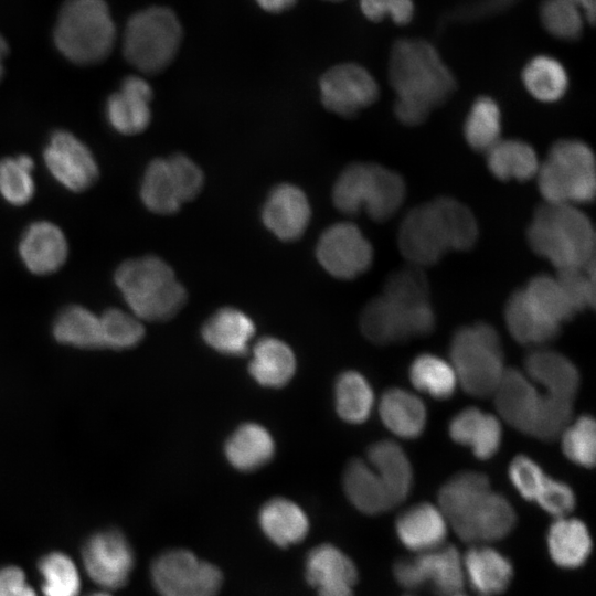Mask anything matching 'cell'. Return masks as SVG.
I'll use <instances>...</instances> for the list:
<instances>
[{
  "label": "cell",
  "mask_w": 596,
  "mask_h": 596,
  "mask_svg": "<svg viewBox=\"0 0 596 596\" xmlns=\"http://www.w3.org/2000/svg\"><path fill=\"white\" fill-rule=\"evenodd\" d=\"M316 258L332 277L351 280L370 268L373 247L359 226L351 222H338L319 236Z\"/></svg>",
  "instance_id": "cell-13"
},
{
  "label": "cell",
  "mask_w": 596,
  "mask_h": 596,
  "mask_svg": "<svg viewBox=\"0 0 596 596\" xmlns=\"http://www.w3.org/2000/svg\"><path fill=\"white\" fill-rule=\"evenodd\" d=\"M504 321L511 337L523 345L541 347L554 340L561 327L544 318L526 299L522 289L507 300Z\"/></svg>",
  "instance_id": "cell-34"
},
{
  "label": "cell",
  "mask_w": 596,
  "mask_h": 596,
  "mask_svg": "<svg viewBox=\"0 0 596 596\" xmlns=\"http://www.w3.org/2000/svg\"><path fill=\"white\" fill-rule=\"evenodd\" d=\"M490 490L489 478L478 471L458 472L440 487L437 505L457 535Z\"/></svg>",
  "instance_id": "cell-22"
},
{
  "label": "cell",
  "mask_w": 596,
  "mask_h": 596,
  "mask_svg": "<svg viewBox=\"0 0 596 596\" xmlns=\"http://www.w3.org/2000/svg\"><path fill=\"white\" fill-rule=\"evenodd\" d=\"M566 1L573 3L575 7H577L582 11L586 22H588L590 25L594 24L595 15H596V0H566Z\"/></svg>",
  "instance_id": "cell-57"
},
{
  "label": "cell",
  "mask_w": 596,
  "mask_h": 596,
  "mask_svg": "<svg viewBox=\"0 0 596 596\" xmlns=\"http://www.w3.org/2000/svg\"><path fill=\"white\" fill-rule=\"evenodd\" d=\"M539 13L543 28L554 38L574 41L583 33L584 14L566 0H543Z\"/></svg>",
  "instance_id": "cell-49"
},
{
  "label": "cell",
  "mask_w": 596,
  "mask_h": 596,
  "mask_svg": "<svg viewBox=\"0 0 596 596\" xmlns=\"http://www.w3.org/2000/svg\"><path fill=\"white\" fill-rule=\"evenodd\" d=\"M52 334L64 345L104 349L99 316L82 305H68L60 310L52 324Z\"/></svg>",
  "instance_id": "cell-38"
},
{
  "label": "cell",
  "mask_w": 596,
  "mask_h": 596,
  "mask_svg": "<svg viewBox=\"0 0 596 596\" xmlns=\"http://www.w3.org/2000/svg\"><path fill=\"white\" fill-rule=\"evenodd\" d=\"M465 579L483 596L502 593L513 576L512 564L497 550L477 545L462 556Z\"/></svg>",
  "instance_id": "cell-30"
},
{
  "label": "cell",
  "mask_w": 596,
  "mask_h": 596,
  "mask_svg": "<svg viewBox=\"0 0 596 596\" xmlns=\"http://www.w3.org/2000/svg\"><path fill=\"white\" fill-rule=\"evenodd\" d=\"M562 450L572 462L593 468L596 453V425L590 415L584 414L573 419L562 430Z\"/></svg>",
  "instance_id": "cell-47"
},
{
  "label": "cell",
  "mask_w": 596,
  "mask_h": 596,
  "mask_svg": "<svg viewBox=\"0 0 596 596\" xmlns=\"http://www.w3.org/2000/svg\"><path fill=\"white\" fill-rule=\"evenodd\" d=\"M377 408L383 425L400 438L414 439L425 430L426 406L416 394L405 389L386 390L380 397Z\"/></svg>",
  "instance_id": "cell-29"
},
{
  "label": "cell",
  "mask_w": 596,
  "mask_h": 596,
  "mask_svg": "<svg viewBox=\"0 0 596 596\" xmlns=\"http://www.w3.org/2000/svg\"><path fill=\"white\" fill-rule=\"evenodd\" d=\"M323 106L341 117H353L379 97V85L359 64L342 63L328 70L319 82Z\"/></svg>",
  "instance_id": "cell-15"
},
{
  "label": "cell",
  "mask_w": 596,
  "mask_h": 596,
  "mask_svg": "<svg viewBox=\"0 0 596 596\" xmlns=\"http://www.w3.org/2000/svg\"><path fill=\"white\" fill-rule=\"evenodd\" d=\"M342 485L349 501L362 513L375 515L396 507L380 476L361 458L348 462Z\"/></svg>",
  "instance_id": "cell-28"
},
{
  "label": "cell",
  "mask_w": 596,
  "mask_h": 596,
  "mask_svg": "<svg viewBox=\"0 0 596 596\" xmlns=\"http://www.w3.org/2000/svg\"><path fill=\"white\" fill-rule=\"evenodd\" d=\"M18 254L26 270L36 276L58 272L68 257V242L62 228L47 220L29 224L18 243Z\"/></svg>",
  "instance_id": "cell-19"
},
{
  "label": "cell",
  "mask_w": 596,
  "mask_h": 596,
  "mask_svg": "<svg viewBox=\"0 0 596 596\" xmlns=\"http://www.w3.org/2000/svg\"><path fill=\"white\" fill-rule=\"evenodd\" d=\"M44 596H77L81 578L73 561L61 552L43 556L39 562Z\"/></svg>",
  "instance_id": "cell-48"
},
{
  "label": "cell",
  "mask_w": 596,
  "mask_h": 596,
  "mask_svg": "<svg viewBox=\"0 0 596 596\" xmlns=\"http://www.w3.org/2000/svg\"><path fill=\"white\" fill-rule=\"evenodd\" d=\"M501 132V111L497 102L489 96L478 97L470 107L464 124V136L468 145L478 151H487Z\"/></svg>",
  "instance_id": "cell-44"
},
{
  "label": "cell",
  "mask_w": 596,
  "mask_h": 596,
  "mask_svg": "<svg viewBox=\"0 0 596 596\" xmlns=\"http://www.w3.org/2000/svg\"><path fill=\"white\" fill-rule=\"evenodd\" d=\"M104 349L128 350L145 337L143 321L130 310L108 308L99 315Z\"/></svg>",
  "instance_id": "cell-46"
},
{
  "label": "cell",
  "mask_w": 596,
  "mask_h": 596,
  "mask_svg": "<svg viewBox=\"0 0 596 596\" xmlns=\"http://www.w3.org/2000/svg\"><path fill=\"white\" fill-rule=\"evenodd\" d=\"M486 153L490 172L503 181L530 180L540 167L535 150L519 139H500Z\"/></svg>",
  "instance_id": "cell-39"
},
{
  "label": "cell",
  "mask_w": 596,
  "mask_h": 596,
  "mask_svg": "<svg viewBox=\"0 0 596 596\" xmlns=\"http://www.w3.org/2000/svg\"><path fill=\"white\" fill-rule=\"evenodd\" d=\"M139 196L148 211L159 215H172L188 202L182 182L168 157L153 158L147 164Z\"/></svg>",
  "instance_id": "cell-26"
},
{
  "label": "cell",
  "mask_w": 596,
  "mask_h": 596,
  "mask_svg": "<svg viewBox=\"0 0 596 596\" xmlns=\"http://www.w3.org/2000/svg\"><path fill=\"white\" fill-rule=\"evenodd\" d=\"M534 501L555 519L568 515L576 504L571 486L549 476Z\"/></svg>",
  "instance_id": "cell-52"
},
{
  "label": "cell",
  "mask_w": 596,
  "mask_h": 596,
  "mask_svg": "<svg viewBox=\"0 0 596 596\" xmlns=\"http://www.w3.org/2000/svg\"><path fill=\"white\" fill-rule=\"evenodd\" d=\"M592 538L584 522L568 515L556 518L547 532L551 558L561 567L583 565L592 551Z\"/></svg>",
  "instance_id": "cell-37"
},
{
  "label": "cell",
  "mask_w": 596,
  "mask_h": 596,
  "mask_svg": "<svg viewBox=\"0 0 596 596\" xmlns=\"http://www.w3.org/2000/svg\"><path fill=\"white\" fill-rule=\"evenodd\" d=\"M8 52H9L8 43L6 39L2 36V34L0 33V81L4 73L3 61L6 56L8 55Z\"/></svg>",
  "instance_id": "cell-58"
},
{
  "label": "cell",
  "mask_w": 596,
  "mask_h": 596,
  "mask_svg": "<svg viewBox=\"0 0 596 596\" xmlns=\"http://www.w3.org/2000/svg\"><path fill=\"white\" fill-rule=\"evenodd\" d=\"M544 202L581 204L595 195V159L583 141L563 139L550 149L536 172Z\"/></svg>",
  "instance_id": "cell-9"
},
{
  "label": "cell",
  "mask_w": 596,
  "mask_h": 596,
  "mask_svg": "<svg viewBox=\"0 0 596 596\" xmlns=\"http://www.w3.org/2000/svg\"><path fill=\"white\" fill-rule=\"evenodd\" d=\"M331 1H338V0H331Z\"/></svg>",
  "instance_id": "cell-61"
},
{
  "label": "cell",
  "mask_w": 596,
  "mask_h": 596,
  "mask_svg": "<svg viewBox=\"0 0 596 596\" xmlns=\"http://www.w3.org/2000/svg\"><path fill=\"white\" fill-rule=\"evenodd\" d=\"M54 44L72 63L93 65L111 52L116 28L105 0H65L53 31Z\"/></svg>",
  "instance_id": "cell-6"
},
{
  "label": "cell",
  "mask_w": 596,
  "mask_h": 596,
  "mask_svg": "<svg viewBox=\"0 0 596 596\" xmlns=\"http://www.w3.org/2000/svg\"><path fill=\"white\" fill-rule=\"evenodd\" d=\"M362 13L377 22L390 18L396 24H407L414 15L413 0H360Z\"/></svg>",
  "instance_id": "cell-53"
},
{
  "label": "cell",
  "mask_w": 596,
  "mask_h": 596,
  "mask_svg": "<svg viewBox=\"0 0 596 596\" xmlns=\"http://www.w3.org/2000/svg\"><path fill=\"white\" fill-rule=\"evenodd\" d=\"M406 194L403 178L374 162H353L337 178L331 198L338 211L353 215L365 212L374 221H386Z\"/></svg>",
  "instance_id": "cell-7"
},
{
  "label": "cell",
  "mask_w": 596,
  "mask_h": 596,
  "mask_svg": "<svg viewBox=\"0 0 596 596\" xmlns=\"http://www.w3.org/2000/svg\"><path fill=\"white\" fill-rule=\"evenodd\" d=\"M34 160L21 153L0 160V196L12 206L28 204L35 193Z\"/></svg>",
  "instance_id": "cell-45"
},
{
  "label": "cell",
  "mask_w": 596,
  "mask_h": 596,
  "mask_svg": "<svg viewBox=\"0 0 596 596\" xmlns=\"http://www.w3.org/2000/svg\"><path fill=\"white\" fill-rule=\"evenodd\" d=\"M363 336L375 344H389L429 334L435 313L423 268L409 265L391 274L382 292L360 315Z\"/></svg>",
  "instance_id": "cell-2"
},
{
  "label": "cell",
  "mask_w": 596,
  "mask_h": 596,
  "mask_svg": "<svg viewBox=\"0 0 596 596\" xmlns=\"http://www.w3.org/2000/svg\"><path fill=\"white\" fill-rule=\"evenodd\" d=\"M88 576L105 588L125 585L134 567V552L126 536L116 529L94 533L83 546Z\"/></svg>",
  "instance_id": "cell-16"
},
{
  "label": "cell",
  "mask_w": 596,
  "mask_h": 596,
  "mask_svg": "<svg viewBox=\"0 0 596 596\" xmlns=\"http://www.w3.org/2000/svg\"><path fill=\"white\" fill-rule=\"evenodd\" d=\"M389 81L395 92L394 114L404 125L424 123L456 89V79L437 49L426 40L394 42L389 58Z\"/></svg>",
  "instance_id": "cell-1"
},
{
  "label": "cell",
  "mask_w": 596,
  "mask_h": 596,
  "mask_svg": "<svg viewBox=\"0 0 596 596\" xmlns=\"http://www.w3.org/2000/svg\"><path fill=\"white\" fill-rule=\"evenodd\" d=\"M297 361L291 348L275 337L259 339L254 348L248 371L262 386H285L295 375Z\"/></svg>",
  "instance_id": "cell-31"
},
{
  "label": "cell",
  "mask_w": 596,
  "mask_h": 596,
  "mask_svg": "<svg viewBox=\"0 0 596 596\" xmlns=\"http://www.w3.org/2000/svg\"><path fill=\"white\" fill-rule=\"evenodd\" d=\"M394 577L406 589L428 586L438 596H456L462 592L465 574L462 556L453 545L416 553L394 564Z\"/></svg>",
  "instance_id": "cell-12"
},
{
  "label": "cell",
  "mask_w": 596,
  "mask_h": 596,
  "mask_svg": "<svg viewBox=\"0 0 596 596\" xmlns=\"http://www.w3.org/2000/svg\"><path fill=\"white\" fill-rule=\"evenodd\" d=\"M88 596H111V595H109L107 593H94V594H91Z\"/></svg>",
  "instance_id": "cell-59"
},
{
  "label": "cell",
  "mask_w": 596,
  "mask_h": 596,
  "mask_svg": "<svg viewBox=\"0 0 596 596\" xmlns=\"http://www.w3.org/2000/svg\"><path fill=\"white\" fill-rule=\"evenodd\" d=\"M258 522L264 534L278 546L302 541L309 531L306 512L294 501L276 497L263 504Z\"/></svg>",
  "instance_id": "cell-36"
},
{
  "label": "cell",
  "mask_w": 596,
  "mask_h": 596,
  "mask_svg": "<svg viewBox=\"0 0 596 596\" xmlns=\"http://www.w3.org/2000/svg\"><path fill=\"white\" fill-rule=\"evenodd\" d=\"M264 226L283 242H295L306 232L311 220L307 194L288 182L275 185L262 207Z\"/></svg>",
  "instance_id": "cell-18"
},
{
  "label": "cell",
  "mask_w": 596,
  "mask_h": 596,
  "mask_svg": "<svg viewBox=\"0 0 596 596\" xmlns=\"http://www.w3.org/2000/svg\"><path fill=\"white\" fill-rule=\"evenodd\" d=\"M449 362L458 386L476 397L492 395L507 369L500 337L486 322L456 330L449 343Z\"/></svg>",
  "instance_id": "cell-8"
},
{
  "label": "cell",
  "mask_w": 596,
  "mask_h": 596,
  "mask_svg": "<svg viewBox=\"0 0 596 596\" xmlns=\"http://www.w3.org/2000/svg\"><path fill=\"white\" fill-rule=\"evenodd\" d=\"M153 586L161 596H216L220 570L188 550L161 553L151 565Z\"/></svg>",
  "instance_id": "cell-11"
},
{
  "label": "cell",
  "mask_w": 596,
  "mask_h": 596,
  "mask_svg": "<svg viewBox=\"0 0 596 596\" xmlns=\"http://www.w3.org/2000/svg\"><path fill=\"white\" fill-rule=\"evenodd\" d=\"M515 1L517 0H483L471 4L470 7H467L465 10L461 11L459 17L476 18L485 13L499 12L500 10L505 9Z\"/></svg>",
  "instance_id": "cell-55"
},
{
  "label": "cell",
  "mask_w": 596,
  "mask_h": 596,
  "mask_svg": "<svg viewBox=\"0 0 596 596\" xmlns=\"http://www.w3.org/2000/svg\"><path fill=\"white\" fill-rule=\"evenodd\" d=\"M297 0H256L258 6L265 11L278 13L291 8Z\"/></svg>",
  "instance_id": "cell-56"
},
{
  "label": "cell",
  "mask_w": 596,
  "mask_h": 596,
  "mask_svg": "<svg viewBox=\"0 0 596 596\" xmlns=\"http://www.w3.org/2000/svg\"><path fill=\"white\" fill-rule=\"evenodd\" d=\"M526 237L532 251L556 272L595 263L594 226L574 204L543 202L533 214Z\"/></svg>",
  "instance_id": "cell-4"
},
{
  "label": "cell",
  "mask_w": 596,
  "mask_h": 596,
  "mask_svg": "<svg viewBox=\"0 0 596 596\" xmlns=\"http://www.w3.org/2000/svg\"><path fill=\"white\" fill-rule=\"evenodd\" d=\"M492 396L501 419L520 433L533 437L543 392L525 372L507 368Z\"/></svg>",
  "instance_id": "cell-17"
},
{
  "label": "cell",
  "mask_w": 596,
  "mask_h": 596,
  "mask_svg": "<svg viewBox=\"0 0 596 596\" xmlns=\"http://www.w3.org/2000/svg\"><path fill=\"white\" fill-rule=\"evenodd\" d=\"M517 514L511 502L492 489L470 519L460 540L472 543H489L505 538L514 528Z\"/></svg>",
  "instance_id": "cell-35"
},
{
  "label": "cell",
  "mask_w": 596,
  "mask_h": 596,
  "mask_svg": "<svg viewBox=\"0 0 596 596\" xmlns=\"http://www.w3.org/2000/svg\"><path fill=\"white\" fill-rule=\"evenodd\" d=\"M224 454L232 467L243 472H251L272 460L275 454V441L263 425L244 423L226 439Z\"/></svg>",
  "instance_id": "cell-32"
},
{
  "label": "cell",
  "mask_w": 596,
  "mask_h": 596,
  "mask_svg": "<svg viewBox=\"0 0 596 596\" xmlns=\"http://www.w3.org/2000/svg\"><path fill=\"white\" fill-rule=\"evenodd\" d=\"M366 458L384 482L395 505L402 503L413 486V468L405 450L396 441L383 439L369 447Z\"/></svg>",
  "instance_id": "cell-33"
},
{
  "label": "cell",
  "mask_w": 596,
  "mask_h": 596,
  "mask_svg": "<svg viewBox=\"0 0 596 596\" xmlns=\"http://www.w3.org/2000/svg\"><path fill=\"white\" fill-rule=\"evenodd\" d=\"M525 374L544 393L574 401L579 389V372L564 354L551 349L536 348L524 360Z\"/></svg>",
  "instance_id": "cell-23"
},
{
  "label": "cell",
  "mask_w": 596,
  "mask_h": 596,
  "mask_svg": "<svg viewBox=\"0 0 596 596\" xmlns=\"http://www.w3.org/2000/svg\"><path fill=\"white\" fill-rule=\"evenodd\" d=\"M473 213L461 202L440 196L412 209L403 219L397 244L409 265L427 267L450 251H467L478 238Z\"/></svg>",
  "instance_id": "cell-3"
},
{
  "label": "cell",
  "mask_w": 596,
  "mask_h": 596,
  "mask_svg": "<svg viewBox=\"0 0 596 596\" xmlns=\"http://www.w3.org/2000/svg\"><path fill=\"white\" fill-rule=\"evenodd\" d=\"M508 475L515 490L528 501L536 499L547 477L539 464L525 455L511 460Z\"/></svg>",
  "instance_id": "cell-51"
},
{
  "label": "cell",
  "mask_w": 596,
  "mask_h": 596,
  "mask_svg": "<svg viewBox=\"0 0 596 596\" xmlns=\"http://www.w3.org/2000/svg\"><path fill=\"white\" fill-rule=\"evenodd\" d=\"M152 96V88L146 79L137 75L127 76L105 103L107 124L123 136L143 132L151 121Z\"/></svg>",
  "instance_id": "cell-20"
},
{
  "label": "cell",
  "mask_w": 596,
  "mask_h": 596,
  "mask_svg": "<svg viewBox=\"0 0 596 596\" xmlns=\"http://www.w3.org/2000/svg\"><path fill=\"white\" fill-rule=\"evenodd\" d=\"M456 596H466V595H464L462 593H460V594H458V595H456Z\"/></svg>",
  "instance_id": "cell-60"
},
{
  "label": "cell",
  "mask_w": 596,
  "mask_h": 596,
  "mask_svg": "<svg viewBox=\"0 0 596 596\" xmlns=\"http://www.w3.org/2000/svg\"><path fill=\"white\" fill-rule=\"evenodd\" d=\"M408 376L417 391L436 400L451 397L458 387L450 362L432 353L418 354L409 365Z\"/></svg>",
  "instance_id": "cell-42"
},
{
  "label": "cell",
  "mask_w": 596,
  "mask_h": 596,
  "mask_svg": "<svg viewBox=\"0 0 596 596\" xmlns=\"http://www.w3.org/2000/svg\"><path fill=\"white\" fill-rule=\"evenodd\" d=\"M448 523L438 505L416 503L402 511L395 521V532L401 543L419 553L444 544Z\"/></svg>",
  "instance_id": "cell-24"
},
{
  "label": "cell",
  "mask_w": 596,
  "mask_h": 596,
  "mask_svg": "<svg viewBox=\"0 0 596 596\" xmlns=\"http://www.w3.org/2000/svg\"><path fill=\"white\" fill-rule=\"evenodd\" d=\"M255 334L251 317L234 307L214 311L202 324L201 337L219 353L242 355L246 353Z\"/></svg>",
  "instance_id": "cell-27"
},
{
  "label": "cell",
  "mask_w": 596,
  "mask_h": 596,
  "mask_svg": "<svg viewBox=\"0 0 596 596\" xmlns=\"http://www.w3.org/2000/svg\"><path fill=\"white\" fill-rule=\"evenodd\" d=\"M306 577L318 596H353L358 571L351 558L332 544L313 547L306 558Z\"/></svg>",
  "instance_id": "cell-21"
},
{
  "label": "cell",
  "mask_w": 596,
  "mask_h": 596,
  "mask_svg": "<svg viewBox=\"0 0 596 596\" xmlns=\"http://www.w3.org/2000/svg\"><path fill=\"white\" fill-rule=\"evenodd\" d=\"M0 596H36L28 584L25 574L15 566L0 570Z\"/></svg>",
  "instance_id": "cell-54"
},
{
  "label": "cell",
  "mask_w": 596,
  "mask_h": 596,
  "mask_svg": "<svg viewBox=\"0 0 596 596\" xmlns=\"http://www.w3.org/2000/svg\"><path fill=\"white\" fill-rule=\"evenodd\" d=\"M181 39L182 28L174 12L164 7H150L128 20L123 52L134 67L155 74L173 61Z\"/></svg>",
  "instance_id": "cell-10"
},
{
  "label": "cell",
  "mask_w": 596,
  "mask_h": 596,
  "mask_svg": "<svg viewBox=\"0 0 596 596\" xmlns=\"http://www.w3.org/2000/svg\"><path fill=\"white\" fill-rule=\"evenodd\" d=\"M450 438L471 449L481 460L493 457L502 441L500 419L478 407H467L458 412L449 422Z\"/></svg>",
  "instance_id": "cell-25"
},
{
  "label": "cell",
  "mask_w": 596,
  "mask_h": 596,
  "mask_svg": "<svg viewBox=\"0 0 596 596\" xmlns=\"http://www.w3.org/2000/svg\"><path fill=\"white\" fill-rule=\"evenodd\" d=\"M114 283L129 310L141 321L162 322L177 316L188 300L173 268L157 255L120 263Z\"/></svg>",
  "instance_id": "cell-5"
},
{
  "label": "cell",
  "mask_w": 596,
  "mask_h": 596,
  "mask_svg": "<svg viewBox=\"0 0 596 596\" xmlns=\"http://www.w3.org/2000/svg\"><path fill=\"white\" fill-rule=\"evenodd\" d=\"M521 78L530 95L544 103L558 100L568 87L566 70L560 61L550 55H536L528 61Z\"/></svg>",
  "instance_id": "cell-41"
},
{
  "label": "cell",
  "mask_w": 596,
  "mask_h": 596,
  "mask_svg": "<svg viewBox=\"0 0 596 596\" xmlns=\"http://www.w3.org/2000/svg\"><path fill=\"white\" fill-rule=\"evenodd\" d=\"M522 290L544 318L560 327L577 312L555 275L534 276Z\"/></svg>",
  "instance_id": "cell-43"
},
{
  "label": "cell",
  "mask_w": 596,
  "mask_h": 596,
  "mask_svg": "<svg viewBox=\"0 0 596 596\" xmlns=\"http://www.w3.org/2000/svg\"><path fill=\"white\" fill-rule=\"evenodd\" d=\"M595 263L583 267L556 272V277L576 311L593 308L595 304Z\"/></svg>",
  "instance_id": "cell-50"
},
{
  "label": "cell",
  "mask_w": 596,
  "mask_h": 596,
  "mask_svg": "<svg viewBox=\"0 0 596 596\" xmlns=\"http://www.w3.org/2000/svg\"><path fill=\"white\" fill-rule=\"evenodd\" d=\"M374 392L363 374L347 370L334 383V406L341 419L349 424H362L372 414Z\"/></svg>",
  "instance_id": "cell-40"
},
{
  "label": "cell",
  "mask_w": 596,
  "mask_h": 596,
  "mask_svg": "<svg viewBox=\"0 0 596 596\" xmlns=\"http://www.w3.org/2000/svg\"><path fill=\"white\" fill-rule=\"evenodd\" d=\"M43 162L52 178L74 193L88 190L99 178V167L92 150L65 129L51 134L43 149Z\"/></svg>",
  "instance_id": "cell-14"
}]
</instances>
